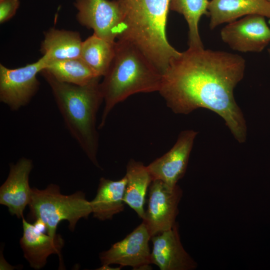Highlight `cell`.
Returning a JSON list of instances; mask_svg holds the SVG:
<instances>
[{
    "mask_svg": "<svg viewBox=\"0 0 270 270\" xmlns=\"http://www.w3.org/2000/svg\"><path fill=\"white\" fill-rule=\"evenodd\" d=\"M245 69V60L238 54L188 47L170 61L158 92L175 114H187L199 108L214 112L234 138L244 143L247 126L234 91Z\"/></svg>",
    "mask_w": 270,
    "mask_h": 270,
    "instance_id": "cell-1",
    "label": "cell"
},
{
    "mask_svg": "<svg viewBox=\"0 0 270 270\" xmlns=\"http://www.w3.org/2000/svg\"><path fill=\"white\" fill-rule=\"evenodd\" d=\"M150 239L148 230L142 222L123 240L100 254L102 265L118 264L120 268L130 266L134 270H150L152 262L148 242Z\"/></svg>",
    "mask_w": 270,
    "mask_h": 270,
    "instance_id": "cell-9",
    "label": "cell"
},
{
    "mask_svg": "<svg viewBox=\"0 0 270 270\" xmlns=\"http://www.w3.org/2000/svg\"><path fill=\"white\" fill-rule=\"evenodd\" d=\"M82 41L79 32L50 28L44 34L40 51L46 62L80 58Z\"/></svg>",
    "mask_w": 270,
    "mask_h": 270,
    "instance_id": "cell-17",
    "label": "cell"
},
{
    "mask_svg": "<svg viewBox=\"0 0 270 270\" xmlns=\"http://www.w3.org/2000/svg\"><path fill=\"white\" fill-rule=\"evenodd\" d=\"M40 73L51 88L70 134L92 163L100 168L97 159L99 140L96 125L97 114L104 102L101 77L79 86L60 82L45 69Z\"/></svg>",
    "mask_w": 270,
    "mask_h": 270,
    "instance_id": "cell-2",
    "label": "cell"
},
{
    "mask_svg": "<svg viewBox=\"0 0 270 270\" xmlns=\"http://www.w3.org/2000/svg\"><path fill=\"white\" fill-rule=\"evenodd\" d=\"M270 2V0H268Z\"/></svg>",
    "mask_w": 270,
    "mask_h": 270,
    "instance_id": "cell-25",
    "label": "cell"
},
{
    "mask_svg": "<svg viewBox=\"0 0 270 270\" xmlns=\"http://www.w3.org/2000/svg\"><path fill=\"white\" fill-rule=\"evenodd\" d=\"M126 184L125 176L118 180L100 178L96 194L90 202L94 218L100 220H112L124 210Z\"/></svg>",
    "mask_w": 270,
    "mask_h": 270,
    "instance_id": "cell-16",
    "label": "cell"
},
{
    "mask_svg": "<svg viewBox=\"0 0 270 270\" xmlns=\"http://www.w3.org/2000/svg\"><path fill=\"white\" fill-rule=\"evenodd\" d=\"M44 69L60 82L79 86L98 76L80 58L47 62Z\"/></svg>",
    "mask_w": 270,
    "mask_h": 270,
    "instance_id": "cell-20",
    "label": "cell"
},
{
    "mask_svg": "<svg viewBox=\"0 0 270 270\" xmlns=\"http://www.w3.org/2000/svg\"><path fill=\"white\" fill-rule=\"evenodd\" d=\"M74 6L79 23L97 36L115 42L122 32V14L118 0H76Z\"/></svg>",
    "mask_w": 270,
    "mask_h": 270,
    "instance_id": "cell-7",
    "label": "cell"
},
{
    "mask_svg": "<svg viewBox=\"0 0 270 270\" xmlns=\"http://www.w3.org/2000/svg\"><path fill=\"white\" fill-rule=\"evenodd\" d=\"M28 217L42 223L47 234L55 236L57 226L62 220H68V228L73 232L81 218H87L92 213L90 202L82 192L70 195L60 193V187L53 184L44 190L32 188L28 204Z\"/></svg>",
    "mask_w": 270,
    "mask_h": 270,
    "instance_id": "cell-5",
    "label": "cell"
},
{
    "mask_svg": "<svg viewBox=\"0 0 270 270\" xmlns=\"http://www.w3.org/2000/svg\"><path fill=\"white\" fill-rule=\"evenodd\" d=\"M120 268H111L110 266H106V265H102V266L98 268L97 270H120Z\"/></svg>",
    "mask_w": 270,
    "mask_h": 270,
    "instance_id": "cell-23",
    "label": "cell"
},
{
    "mask_svg": "<svg viewBox=\"0 0 270 270\" xmlns=\"http://www.w3.org/2000/svg\"><path fill=\"white\" fill-rule=\"evenodd\" d=\"M208 0H170V10L182 14L188 27L190 48H203L198 23L203 15H209Z\"/></svg>",
    "mask_w": 270,
    "mask_h": 270,
    "instance_id": "cell-21",
    "label": "cell"
},
{
    "mask_svg": "<svg viewBox=\"0 0 270 270\" xmlns=\"http://www.w3.org/2000/svg\"><path fill=\"white\" fill-rule=\"evenodd\" d=\"M150 240L152 242L151 262L160 270H191L196 268V263L181 243L176 223Z\"/></svg>",
    "mask_w": 270,
    "mask_h": 270,
    "instance_id": "cell-12",
    "label": "cell"
},
{
    "mask_svg": "<svg viewBox=\"0 0 270 270\" xmlns=\"http://www.w3.org/2000/svg\"><path fill=\"white\" fill-rule=\"evenodd\" d=\"M162 73L132 43L116 41L115 54L100 82L104 103L98 128H102L114 108L130 96L159 92Z\"/></svg>",
    "mask_w": 270,
    "mask_h": 270,
    "instance_id": "cell-4",
    "label": "cell"
},
{
    "mask_svg": "<svg viewBox=\"0 0 270 270\" xmlns=\"http://www.w3.org/2000/svg\"><path fill=\"white\" fill-rule=\"evenodd\" d=\"M23 234L20 244L24 257L30 266L36 270L42 268L46 264L47 258L52 254L61 258V250L64 240L60 234L52 236L43 233L37 224H32L22 218Z\"/></svg>",
    "mask_w": 270,
    "mask_h": 270,
    "instance_id": "cell-14",
    "label": "cell"
},
{
    "mask_svg": "<svg viewBox=\"0 0 270 270\" xmlns=\"http://www.w3.org/2000/svg\"><path fill=\"white\" fill-rule=\"evenodd\" d=\"M116 42L94 34L82 42L80 58L98 76L107 73L115 54Z\"/></svg>",
    "mask_w": 270,
    "mask_h": 270,
    "instance_id": "cell-19",
    "label": "cell"
},
{
    "mask_svg": "<svg viewBox=\"0 0 270 270\" xmlns=\"http://www.w3.org/2000/svg\"><path fill=\"white\" fill-rule=\"evenodd\" d=\"M20 6L19 0H0V23L12 18Z\"/></svg>",
    "mask_w": 270,
    "mask_h": 270,
    "instance_id": "cell-22",
    "label": "cell"
},
{
    "mask_svg": "<svg viewBox=\"0 0 270 270\" xmlns=\"http://www.w3.org/2000/svg\"><path fill=\"white\" fill-rule=\"evenodd\" d=\"M197 134L192 130L182 131L167 152L146 166L152 180H160L171 187L177 185L186 171Z\"/></svg>",
    "mask_w": 270,
    "mask_h": 270,
    "instance_id": "cell-11",
    "label": "cell"
},
{
    "mask_svg": "<svg viewBox=\"0 0 270 270\" xmlns=\"http://www.w3.org/2000/svg\"><path fill=\"white\" fill-rule=\"evenodd\" d=\"M182 195L178 185L171 187L160 180L152 182L148 208L142 219L151 237L170 229L176 224Z\"/></svg>",
    "mask_w": 270,
    "mask_h": 270,
    "instance_id": "cell-8",
    "label": "cell"
},
{
    "mask_svg": "<svg viewBox=\"0 0 270 270\" xmlns=\"http://www.w3.org/2000/svg\"><path fill=\"white\" fill-rule=\"evenodd\" d=\"M46 60L42 56L26 66L9 68L0 64V100L13 111L28 104L38 92V73L44 69Z\"/></svg>",
    "mask_w": 270,
    "mask_h": 270,
    "instance_id": "cell-6",
    "label": "cell"
},
{
    "mask_svg": "<svg viewBox=\"0 0 270 270\" xmlns=\"http://www.w3.org/2000/svg\"><path fill=\"white\" fill-rule=\"evenodd\" d=\"M7 178L0 188V204L6 206L12 215L24 218V211L30 200L32 188L29 176L32 168V160L20 158L11 164Z\"/></svg>",
    "mask_w": 270,
    "mask_h": 270,
    "instance_id": "cell-13",
    "label": "cell"
},
{
    "mask_svg": "<svg viewBox=\"0 0 270 270\" xmlns=\"http://www.w3.org/2000/svg\"><path fill=\"white\" fill-rule=\"evenodd\" d=\"M170 0H118L123 28L117 38L138 47L162 73L180 52L169 43L166 25Z\"/></svg>",
    "mask_w": 270,
    "mask_h": 270,
    "instance_id": "cell-3",
    "label": "cell"
},
{
    "mask_svg": "<svg viewBox=\"0 0 270 270\" xmlns=\"http://www.w3.org/2000/svg\"><path fill=\"white\" fill-rule=\"evenodd\" d=\"M126 184L124 202L133 209L138 216L144 218V204L147 189L152 181L146 166L131 159L126 165Z\"/></svg>",
    "mask_w": 270,
    "mask_h": 270,
    "instance_id": "cell-18",
    "label": "cell"
},
{
    "mask_svg": "<svg viewBox=\"0 0 270 270\" xmlns=\"http://www.w3.org/2000/svg\"><path fill=\"white\" fill-rule=\"evenodd\" d=\"M268 22H269V24H270V19ZM268 54H269V55H270V48L268 50Z\"/></svg>",
    "mask_w": 270,
    "mask_h": 270,
    "instance_id": "cell-24",
    "label": "cell"
},
{
    "mask_svg": "<svg viewBox=\"0 0 270 270\" xmlns=\"http://www.w3.org/2000/svg\"><path fill=\"white\" fill-rule=\"evenodd\" d=\"M208 11L209 26L213 30L222 24L248 15L258 14L270 19V2L268 0H212L209 2Z\"/></svg>",
    "mask_w": 270,
    "mask_h": 270,
    "instance_id": "cell-15",
    "label": "cell"
},
{
    "mask_svg": "<svg viewBox=\"0 0 270 270\" xmlns=\"http://www.w3.org/2000/svg\"><path fill=\"white\" fill-rule=\"evenodd\" d=\"M266 17L252 14L228 23L220 31L222 40L234 50L260 52L270 42Z\"/></svg>",
    "mask_w": 270,
    "mask_h": 270,
    "instance_id": "cell-10",
    "label": "cell"
}]
</instances>
